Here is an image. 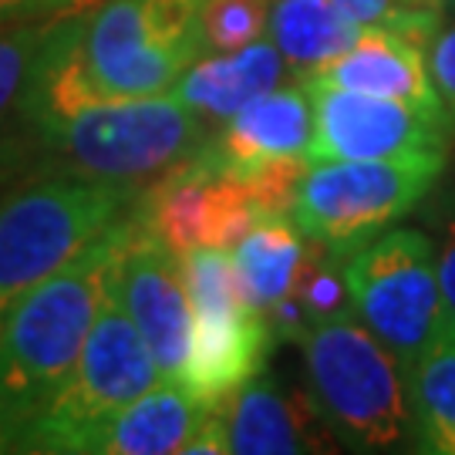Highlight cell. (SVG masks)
I'll use <instances>...</instances> for the list:
<instances>
[{
    "instance_id": "13",
    "label": "cell",
    "mask_w": 455,
    "mask_h": 455,
    "mask_svg": "<svg viewBox=\"0 0 455 455\" xmlns=\"http://www.w3.org/2000/svg\"><path fill=\"white\" fill-rule=\"evenodd\" d=\"M135 212L163 243L176 253L196 246H233L250 227H257L270 210L260 193L240 180L199 176L186 165H176L139 196Z\"/></svg>"
},
{
    "instance_id": "27",
    "label": "cell",
    "mask_w": 455,
    "mask_h": 455,
    "mask_svg": "<svg viewBox=\"0 0 455 455\" xmlns=\"http://www.w3.org/2000/svg\"><path fill=\"white\" fill-rule=\"evenodd\" d=\"M351 20H358L361 28H374V24H388L398 14L395 0H334Z\"/></svg>"
},
{
    "instance_id": "31",
    "label": "cell",
    "mask_w": 455,
    "mask_h": 455,
    "mask_svg": "<svg viewBox=\"0 0 455 455\" xmlns=\"http://www.w3.org/2000/svg\"><path fill=\"white\" fill-rule=\"evenodd\" d=\"M445 7H449V11L455 14V0H445Z\"/></svg>"
},
{
    "instance_id": "17",
    "label": "cell",
    "mask_w": 455,
    "mask_h": 455,
    "mask_svg": "<svg viewBox=\"0 0 455 455\" xmlns=\"http://www.w3.org/2000/svg\"><path fill=\"white\" fill-rule=\"evenodd\" d=\"M287 61L270 41H253L246 48L203 54L186 68L180 84L172 88L189 101L206 122H227L250 101L274 92L287 78Z\"/></svg>"
},
{
    "instance_id": "7",
    "label": "cell",
    "mask_w": 455,
    "mask_h": 455,
    "mask_svg": "<svg viewBox=\"0 0 455 455\" xmlns=\"http://www.w3.org/2000/svg\"><path fill=\"white\" fill-rule=\"evenodd\" d=\"M159 381L163 374L142 331L132 324L108 283L75 371L20 432L14 452H84V442L101 425Z\"/></svg>"
},
{
    "instance_id": "15",
    "label": "cell",
    "mask_w": 455,
    "mask_h": 455,
    "mask_svg": "<svg viewBox=\"0 0 455 455\" xmlns=\"http://www.w3.org/2000/svg\"><path fill=\"white\" fill-rule=\"evenodd\" d=\"M193 344L180 385L196 402L212 408L263 371L267 351L276 338L267 314L246 300L193 307Z\"/></svg>"
},
{
    "instance_id": "5",
    "label": "cell",
    "mask_w": 455,
    "mask_h": 455,
    "mask_svg": "<svg viewBox=\"0 0 455 455\" xmlns=\"http://www.w3.org/2000/svg\"><path fill=\"white\" fill-rule=\"evenodd\" d=\"M139 186L44 176L0 199V324L20 297L129 216Z\"/></svg>"
},
{
    "instance_id": "26",
    "label": "cell",
    "mask_w": 455,
    "mask_h": 455,
    "mask_svg": "<svg viewBox=\"0 0 455 455\" xmlns=\"http://www.w3.org/2000/svg\"><path fill=\"white\" fill-rule=\"evenodd\" d=\"M71 0H0V24L37 20V17H65Z\"/></svg>"
},
{
    "instance_id": "10",
    "label": "cell",
    "mask_w": 455,
    "mask_h": 455,
    "mask_svg": "<svg viewBox=\"0 0 455 455\" xmlns=\"http://www.w3.org/2000/svg\"><path fill=\"white\" fill-rule=\"evenodd\" d=\"M307 84V82H304ZM314 105L310 163L338 159H402L449 152L452 122L449 115L415 108L395 98L341 92L324 84H307Z\"/></svg>"
},
{
    "instance_id": "29",
    "label": "cell",
    "mask_w": 455,
    "mask_h": 455,
    "mask_svg": "<svg viewBox=\"0 0 455 455\" xmlns=\"http://www.w3.org/2000/svg\"><path fill=\"white\" fill-rule=\"evenodd\" d=\"M95 4H101V0H71L68 14H82V11H88V7H95ZM68 14H65V17H68Z\"/></svg>"
},
{
    "instance_id": "16",
    "label": "cell",
    "mask_w": 455,
    "mask_h": 455,
    "mask_svg": "<svg viewBox=\"0 0 455 455\" xmlns=\"http://www.w3.org/2000/svg\"><path fill=\"white\" fill-rule=\"evenodd\" d=\"M210 408L196 402L180 381H159L112 415L84 442L88 455H176L199 432Z\"/></svg>"
},
{
    "instance_id": "12",
    "label": "cell",
    "mask_w": 455,
    "mask_h": 455,
    "mask_svg": "<svg viewBox=\"0 0 455 455\" xmlns=\"http://www.w3.org/2000/svg\"><path fill=\"white\" fill-rule=\"evenodd\" d=\"M435 34H439V11L398 7V14L388 24L364 28L351 48L334 61H327L321 71L307 75L304 82L395 98L425 112L445 115L428 75V44L435 41Z\"/></svg>"
},
{
    "instance_id": "25",
    "label": "cell",
    "mask_w": 455,
    "mask_h": 455,
    "mask_svg": "<svg viewBox=\"0 0 455 455\" xmlns=\"http://www.w3.org/2000/svg\"><path fill=\"white\" fill-rule=\"evenodd\" d=\"M428 75L439 92L442 108L455 125V24L435 34V41L428 44Z\"/></svg>"
},
{
    "instance_id": "14",
    "label": "cell",
    "mask_w": 455,
    "mask_h": 455,
    "mask_svg": "<svg viewBox=\"0 0 455 455\" xmlns=\"http://www.w3.org/2000/svg\"><path fill=\"white\" fill-rule=\"evenodd\" d=\"M227 452L240 455H297L341 449L310 391L283 388L270 374H257L243 388L212 405Z\"/></svg>"
},
{
    "instance_id": "22",
    "label": "cell",
    "mask_w": 455,
    "mask_h": 455,
    "mask_svg": "<svg viewBox=\"0 0 455 455\" xmlns=\"http://www.w3.org/2000/svg\"><path fill=\"white\" fill-rule=\"evenodd\" d=\"M344 253L331 250L324 243H314L307 240V253L300 263V274L293 280V291L287 297L304 327L314 321H327V317H338L347 314L351 307V291H347V276H344Z\"/></svg>"
},
{
    "instance_id": "3",
    "label": "cell",
    "mask_w": 455,
    "mask_h": 455,
    "mask_svg": "<svg viewBox=\"0 0 455 455\" xmlns=\"http://www.w3.org/2000/svg\"><path fill=\"white\" fill-rule=\"evenodd\" d=\"M206 125L210 122L176 92L101 101L28 122L48 176L122 186L163 180L206 142Z\"/></svg>"
},
{
    "instance_id": "2",
    "label": "cell",
    "mask_w": 455,
    "mask_h": 455,
    "mask_svg": "<svg viewBox=\"0 0 455 455\" xmlns=\"http://www.w3.org/2000/svg\"><path fill=\"white\" fill-rule=\"evenodd\" d=\"M135 212V210H132ZM132 212L105 229L71 263L20 297L0 324V419L11 449L37 411L61 391L82 358L88 334L112 283L118 250L132 227Z\"/></svg>"
},
{
    "instance_id": "18",
    "label": "cell",
    "mask_w": 455,
    "mask_h": 455,
    "mask_svg": "<svg viewBox=\"0 0 455 455\" xmlns=\"http://www.w3.org/2000/svg\"><path fill=\"white\" fill-rule=\"evenodd\" d=\"M358 20L334 0H267V41L297 78L321 71L361 37Z\"/></svg>"
},
{
    "instance_id": "28",
    "label": "cell",
    "mask_w": 455,
    "mask_h": 455,
    "mask_svg": "<svg viewBox=\"0 0 455 455\" xmlns=\"http://www.w3.org/2000/svg\"><path fill=\"white\" fill-rule=\"evenodd\" d=\"M398 7H408V11H439L445 7V0H395Z\"/></svg>"
},
{
    "instance_id": "23",
    "label": "cell",
    "mask_w": 455,
    "mask_h": 455,
    "mask_svg": "<svg viewBox=\"0 0 455 455\" xmlns=\"http://www.w3.org/2000/svg\"><path fill=\"white\" fill-rule=\"evenodd\" d=\"M203 54L246 48L267 37V0H196Z\"/></svg>"
},
{
    "instance_id": "24",
    "label": "cell",
    "mask_w": 455,
    "mask_h": 455,
    "mask_svg": "<svg viewBox=\"0 0 455 455\" xmlns=\"http://www.w3.org/2000/svg\"><path fill=\"white\" fill-rule=\"evenodd\" d=\"M425 227H428L425 233L432 236V250H435L442 293H445V304L455 317V186L428 203Z\"/></svg>"
},
{
    "instance_id": "6",
    "label": "cell",
    "mask_w": 455,
    "mask_h": 455,
    "mask_svg": "<svg viewBox=\"0 0 455 455\" xmlns=\"http://www.w3.org/2000/svg\"><path fill=\"white\" fill-rule=\"evenodd\" d=\"M445 163L449 152L310 163L297 186L291 216L307 240L351 257L411 210H419L442 180Z\"/></svg>"
},
{
    "instance_id": "21",
    "label": "cell",
    "mask_w": 455,
    "mask_h": 455,
    "mask_svg": "<svg viewBox=\"0 0 455 455\" xmlns=\"http://www.w3.org/2000/svg\"><path fill=\"white\" fill-rule=\"evenodd\" d=\"M54 20L58 17L0 24V163H4V132L11 125V118L20 115V101L28 95V84L34 78L41 51L54 31Z\"/></svg>"
},
{
    "instance_id": "30",
    "label": "cell",
    "mask_w": 455,
    "mask_h": 455,
    "mask_svg": "<svg viewBox=\"0 0 455 455\" xmlns=\"http://www.w3.org/2000/svg\"><path fill=\"white\" fill-rule=\"evenodd\" d=\"M0 452H14V449H11V432H7L4 419H0Z\"/></svg>"
},
{
    "instance_id": "1",
    "label": "cell",
    "mask_w": 455,
    "mask_h": 455,
    "mask_svg": "<svg viewBox=\"0 0 455 455\" xmlns=\"http://www.w3.org/2000/svg\"><path fill=\"white\" fill-rule=\"evenodd\" d=\"M196 58V0H101L54 20L17 122L165 95Z\"/></svg>"
},
{
    "instance_id": "19",
    "label": "cell",
    "mask_w": 455,
    "mask_h": 455,
    "mask_svg": "<svg viewBox=\"0 0 455 455\" xmlns=\"http://www.w3.org/2000/svg\"><path fill=\"white\" fill-rule=\"evenodd\" d=\"M307 253V236L293 223L291 212H270L257 227H250L233 246V263L243 283L246 300L260 314L287 300L300 263Z\"/></svg>"
},
{
    "instance_id": "8",
    "label": "cell",
    "mask_w": 455,
    "mask_h": 455,
    "mask_svg": "<svg viewBox=\"0 0 455 455\" xmlns=\"http://www.w3.org/2000/svg\"><path fill=\"white\" fill-rule=\"evenodd\" d=\"M351 307L391 355L408 364L452 324V310L435 270L432 236L415 227H395L344 260Z\"/></svg>"
},
{
    "instance_id": "11",
    "label": "cell",
    "mask_w": 455,
    "mask_h": 455,
    "mask_svg": "<svg viewBox=\"0 0 455 455\" xmlns=\"http://www.w3.org/2000/svg\"><path fill=\"white\" fill-rule=\"evenodd\" d=\"M112 293L132 324L142 331L159 374L165 381H180L193 344V297L186 287L182 257L142 227L139 212H132V227L115 260Z\"/></svg>"
},
{
    "instance_id": "9",
    "label": "cell",
    "mask_w": 455,
    "mask_h": 455,
    "mask_svg": "<svg viewBox=\"0 0 455 455\" xmlns=\"http://www.w3.org/2000/svg\"><path fill=\"white\" fill-rule=\"evenodd\" d=\"M314 135V105L304 78L276 84L227 118L223 129L186 159L189 172L227 176L240 182L300 180L307 172V148Z\"/></svg>"
},
{
    "instance_id": "32",
    "label": "cell",
    "mask_w": 455,
    "mask_h": 455,
    "mask_svg": "<svg viewBox=\"0 0 455 455\" xmlns=\"http://www.w3.org/2000/svg\"><path fill=\"white\" fill-rule=\"evenodd\" d=\"M0 172H4V163H0Z\"/></svg>"
},
{
    "instance_id": "20",
    "label": "cell",
    "mask_w": 455,
    "mask_h": 455,
    "mask_svg": "<svg viewBox=\"0 0 455 455\" xmlns=\"http://www.w3.org/2000/svg\"><path fill=\"white\" fill-rule=\"evenodd\" d=\"M415 452L455 455V321L408 364Z\"/></svg>"
},
{
    "instance_id": "4",
    "label": "cell",
    "mask_w": 455,
    "mask_h": 455,
    "mask_svg": "<svg viewBox=\"0 0 455 455\" xmlns=\"http://www.w3.org/2000/svg\"><path fill=\"white\" fill-rule=\"evenodd\" d=\"M307 391L334 442L351 452H415L405 364L355 310L300 331Z\"/></svg>"
}]
</instances>
